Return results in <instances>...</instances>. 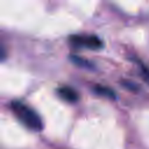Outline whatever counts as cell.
Returning a JSON list of instances; mask_svg holds the SVG:
<instances>
[{"label": "cell", "instance_id": "3957f363", "mask_svg": "<svg viewBox=\"0 0 149 149\" xmlns=\"http://www.w3.org/2000/svg\"><path fill=\"white\" fill-rule=\"evenodd\" d=\"M57 94L59 95V98H62L63 100L68 101V102H76L79 99L78 92L76 90H73L70 86H62L58 87L57 90Z\"/></svg>", "mask_w": 149, "mask_h": 149}, {"label": "cell", "instance_id": "7a4b0ae2", "mask_svg": "<svg viewBox=\"0 0 149 149\" xmlns=\"http://www.w3.org/2000/svg\"><path fill=\"white\" fill-rule=\"evenodd\" d=\"M69 42L74 48H85L91 50H99L104 47L102 41L95 35H73Z\"/></svg>", "mask_w": 149, "mask_h": 149}, {"label": "cell", "instance_id": "5b68a950", "mask_svg": "<svg viewBox=\"0 0 149 149\" xmlns=\"http://www.w3.org/2000/svg\"><path fill=\"white\" fill-rule=\"evenodd\" d=\"M70 61L74 64V65H77V66H79V68H85V69H93L94 68V65L92 64V63H90L87 59H85V58H81V57H79V56H77V55H70Z\"/></svg>", "mask_w": 149, "mask_h": 149}, {"label": "cell", "instance_id": "52a82bcc", "mask_svg": "<svg viewBox=\"0 0 149 149\" xmlns=\"http://www.w3.org/2000/svg\"><path fill=\"white\" fill-rule=\"evenodd\" d=\"M121 84H122L126 88H128V90H130V91H137V86H136L135 84L130 83V81H122Z\"/></svg>", "mask_w": 149, "mask_h": 149}, {"label": "cell", "instance_id": "8992f818", "mask_svg": "<svg viewBox=\"0 0 149 149\" xmlns=\"http://www.w3.org/2000/svg\"><path fill=\"white\" fill-rule=\"evenodd\" d=\"M137 64H139V68H140V72H141V76H142V78L147 81V83H149V70L141 63V62H137Z\"/></svg>", "mask_w": 149, "mask_h": 149}, {"label": "cell", "instance_id": "277c9868", "mask_svg": "<svg viewBox=\"0 0 149 149\" xmlns=\"http://www.w3.org/2000/svg\"><path fill=\"white\" fill-rule=\"evenodd\" d=\"M93 91L98 95H101V97H105V98H108V99H115L116 98L115 92L112 88L102 86V85H94L93 86Z\"/></svg>", "mask_w": 149, "mask_h": 149}, {"label": "cell", "instance_id": "6da1fadb", "mask_svg": "<svg viewBox=\"0 0 149 149\" xmlns=\"http://www.w3.org/2000/svg\"><path fill=\"white\" fill-rule=\"evenodd\" d=\"M10 111L13 114L16 116V119L26 126L28 129L34 130V132H41L43 129V121L40 118V115L28 105L19 101V100H13L9 105Z\"/></svg>", "mask_w": 149, "mask_h": 149}]
</instances>
